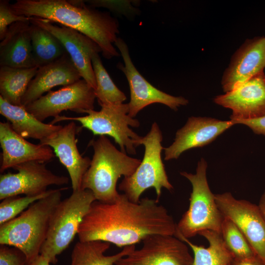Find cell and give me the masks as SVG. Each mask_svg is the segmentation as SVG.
I'll use <instances>...</instances> for the list:
<instances>
[{
	"label": "cell",
	"instance_id": "obj_1",
	"mask_svg": "<svg viewBox=\"0 0 265 265\" xmlns=\"http://www.w3.org/2000/svg\"><path fill=\"white\" fill-rule=\"evenodd\" d=\"M177 224L158 199L133 202L120 194L111 203L95 200L83 218L79 241L101 240L118 247L135 245L156 234L175 235Z\"/></svg>",
	"mask_w": 265,
	"mask_h": 265
},
{
	"label": "cell",
	"instance_id": "obj_2",
	"mask_svg": "<svg viewBox=\"0 0 265 265\" xmlns=\"http://www.w3.org/2000/svg\"><path fill=\"white\" fill-rule=\"evenodd\" d=\"M17 15L56 23L82 33L95 42L106 59L120 54L114 46L119 33L118 20L80 0H17L10 4Z\"/></svg>",
	"mask_w": 265,
	"mask_h": 265
},
{
	"label": "cell",
	"instance_id": "obj_3",
	"mask_svg": "<svg viewBox=\"0 0 265 265\" xmlns=\"http://www.w3.org/2000/svg\"><path fill=\"white\" fill-rule=\"evenodd\" d=\"M89 145L93 147L94 154L81 189L91 191L96 200L113 202L120 194L116 189L118 179L132 175L141 160L118 150L106 136L91 140Z\"/></svg>",
	"mask_w": 265,
	"mask_h": 265
},
{
	"label": "cell",
	"instance_id": "obj_4",
	"mask_svg": "<svg viewBox=\"0 0 265 265\" xmlns=\"http://www.w3.org/2000/svg\"><path fill=\"white\" fill-rule=\"evenodd\" d=\"M63 187L32 204L15 218L0 225V244L14 246L26 255L28 263L40 254L52 215L62 200Z\"/></svg>",
	"mask_w": 265,
	"mask_h": 265
},
{
	"label": "cell",
	"instance_id": "obj_5",
	"mask_svg": "<svg viewBox=\"0 0 265 265\" xmlns=\"http://www.w3.org/2000/svg\"><path fill=\"white\" fill-rule=\"evenodd\" d=\"M207 168V162L202 159L198 163L195 174L180 172L190 182L192 191L188 209L177 224L175 234L187 238L205 230L221 233L224 216L216 203L214 194L209 187Z\"/></svg>",
	"mask_w": 265,
	"mask_h": 265
},
{
	"label": "cell",
	"instance_id": "obj_6",
	"mask_svg": "<svg viewBox=\"0 0 265 265\" xmlns=\"http://www.w3.org/2000/svg\"><path fill=\"white\" fill-rule=\"evenodd\" d=\"M96 198L91 191L79 189L62 200L53 211L47 236L40 252L51 264L64 251L78 233L80 223Z\"/></svg>",
	"mask_w": 265,
	"mask_h": 265
},
{
	"label": "cell",
	"instance_id": "obj_7",
	"mask_svg": "<svg viewBox=\"0 0 265 265\" xmlns=\"http://www.w3.org/2000/svg\"><path fill=\"white\" fill-rule=\"evenodd\" d=\"M162 140L161 131L158 124L154 122L150 131L140 140L145 150L140 164L132 175L124 177L119 185V189L133 202H138L141 194L148 188L155 189L158 199L162 188L169 191L173 189L161 159L164 149Z\"/></svg>",
	"mask_w": 265,
	"mask_h": 265
},
{
	"label": "cell",
	"instance_id": "obj_8",
	"mask_svg": "<svg viewBox=\"0 0 265 265\" xmlns=\"http://www.w3.org/2000/svg\"><path fill=\"white\" fill-rule=\"evenodd\" d=\"M101 107L99 111H88L84 116L59 115L54 118L51 124L65 120L77 121L94 135H107L113 138L122 152L135 155L136 148L140 145L142 136L130 128H137L140 123L138 120L129 115L128 104L103 105Z\"/></svg>",
	"mask_w": 265,
	"mask_h": 265
},
{
	"label": "cell",
	"instance_id": "obj_9",
	"mask_svg": "<svg viewBox=\"0 0 265 265\" xmlns=\"http://www.w3.org/2000/svg\"><path fill=\"white\" fill-rule=\"evenodd\" d=\"M114 45L119 50L124 63L119 62L117 68L125 75L130 89V101L128 104L129 115L134 118L146 106L159 103L176 111L180 106H186L188 100L182 96H174L163 92L149 82L134 65L127 44L118 38Z\"/></svg>",
	"mask_w": 265,
	"mask_h": 265
},
{
	"label": "cell",
	"instance_id": "obj_10",
	"mask_svg": "<svg viewBox=\"0 0 265 265\" xmlns=\"http://www.w3.org/2000/svg\"><path fill=\"white\" fill-rule=\"evenodd\" d=\"M96 99L95 89L80 79L57 90H51L24 107L43 122L49 117L60 115L64 110L86 113L94 109Z\"/></svg>",
	"mask_w": 265,
	"mask_h": 265
},
{
	"label": "cell",
	"instance_id": "obj_11",
	"mask_svg": "<svg viewBox=\"0 0 265 265\" xmlns=\"http://www.w3.org/2000/svg\"><path fill=\"white\" fill-rule=\"evenodd\" d=\"M142 247L119 259L115 265H193L187 244L174 235L156 234L142 241Z\"/></svg>",
	"mask_w": 265,
	"mask_h": 265
},
{
	"label": "cell",
	"instance_id": "obj_12",
	"mask_svg": "<svg viewBox=\"0 0 265 265\" xmlns=\"http://www.w3.org/2000/svg\"><path fill=\"white\" fill-rule=\"evenodd\" d=\"M214 197L223 216L237 226L255 254L265 265V220L258 205L237 199L228 192L214 194Z\"/></svg>",
	"mask_w": 265,
	"mask_h": 265
},
{
	"label": "cell",
	"instance_id": "obj_13",
	"mask_svg": "<svg viewBox=\"0 0 265 265\" xmlns=\"http://www.w3.org/2000/svg\"><path fill=\"white\" fill-rule=\"evenodd\" d=\"M17 171L0 176V200L24 194L34 196L42 194L51 185L62 186L69 182V178L53 173L45 163L31 161L15 166Z\"/></svg>",
	"mask_w": 265,
	"mask_h": 265
},
{
	"label": "cell",
	"instance_id": "obj_14",
	"mask_svg": "<svg viewBox=\"0 0 265 265\" xmlns=\"http://www.w3.org/2000/svg\"><path fill=\"white\" fill-rule=\"evenodd\" d=\"M29 22L47 30L62 44L82 79L95 90L96 82L92 64L95 53H102L93 40L75 29L53 24L48 20L29 17Z\"/></svg>",
	"mask_w": 265,
	"mask_h": 265
},
{
	"label": "cell",
	"instance_id": "obj_15",
	"mask_svg": "<svg viewBox=\"0 0 265 265\" xmlns=\"http://www.w3.org/2000/svg\"><path fill=\"white\" fill-rule=\"evenodd\" d=\"M214 102L232 110L231 120L249 119L265 115V74L262 72L216 96Z\"/></svg>",
	"mask_w": 265,
	"mask_h": 265
},
{
	"label": "cell",
	"instance_id": "obj_16",
	"mask_svg": "<svg viewBox=\"0 0 265 265\" xmlns=\"http://www.w3.org/2000/svg\"><path fill=\"white\" fill-rule=\"evenodd\" d=\"M232 120L222 121L206 117L191 116L179 129L174 142L164 148V159H177L186 151L209 144L231 126Z\"/></svg>",
	"mask_w": 265,
	"mask_h": 265
},
{
	"label": "cell",
	"instance_id": "obj_17",
	"mask_svg": "<svg viewBox=\"0 0 265 265\" xmlns=\"http://www.w3.org/2000/svg\"><path fill=\"white\" fill-rule=\"evenodd\" d=\"M265 37L246 40L235 53L221 80L225 93L264 71Z\"/></svg>",
	"mask_w": 265,
	"mask_h": 265
},
{
	"label": "cell",
	"instance_id": "obj_18",
	"mask_svg": "<svg viewBox=\"0 0 265 265\" xmlns=\"http://www.w3.org/2000/svg\"><path fill=\"white\" fill-rule=\"evenodd\" d=\"M78 127L71 121L39 143L50 146L60 162L68 171L73 191L81 189L84 175L90 166L91 159L83 157L77 147L76 137Z\"/></svg>",
	"mask_w": 265,
	"mask_h": 265
},
{
	"label": "cell",
	"instance_id": "obj_19",
	"mask_svg": "<svg viewBox=\"0 0 265 265\" xmlns=\"http://www.w3.org/2000/svg\"><path fill=\"white\" fill-rule=\"evenodd\" d=\"M0 172L26 162L46 163L54 157L50 146L32 143L17 134L8 122L0 123Z\"/></svg>",
	"mask_w": 265,
	"mask_h": 265
},
{
	"label": "cell",
	"instance_id": "obj_20",
	"mask_svg": "<svg viewBox=\"0 0 265 265\" xmlns=\"http://www.w3.org/2000/svg\"><path fill=\"white\" fill-rule=\"evenodd\" d=\"M81 77L68 53L60 58L38 69L21 101L25 107L42 97L54 87L67 86L79 80Z\"/></svg>",
	"mask_w": 265,
	"mask_h": 265
},
{
	"label": "cell",
	"instance_id": "obj_21",
	"mask_svg": "<svg viewBox=\"0 0 265 265\" xmlns=\"http://www.w3.org/2000/svg\"><path fill=\"white\" fill-rule=\"evenodd\" d=\"M29 21L18 22L8 27L0 43V65L15 68L35 67Z\"/></svg>",
	"mask_w": 265,
	"mask_h": 265
},
{
	"label": "cell",
	"instance_id": "obj_22",
	"mask_svg": "<svg viewBox=\"0 0 265 265\" xmlns=\"http://www.w3.org/2000/svg\"><path fill=\"white\" fill-rule=\"evenodd\" d=\"M0 114L11 125L12 129L25 138L41 141L61 129L59 125L46 124L37 119L23 106L13 105L0 97Z\"/></svg>",
	"mask_w": 265,
	"mask_h": 265
},
{
	"label": "cell",
	"instance_id": "obj_23",
	"mask_svg": "<svg viewBox=\"0 0 265 265\" xmlns=\"http://www.w3.org/2000/svg\"><path fill=\"white\" fill-rule=\"evenodd\" d=\"M208 241V247L193 243L188 238L179 234L174 236L186 243L193 253V265H230L234 259L226 246L221 234L212 230L199 233Z\"/></svg>",
	"mask_w": 265,
	"mask_h": 265
},
{
	"label": "cell",
	"instance_id": "obj_24",
	"mask_svg": "<svg viewBox=\"0 0 265 265\" xmlns=\"http://www.w3.org/2000/svg\"><path fill=\"white\" fill-rule=\"evenodd\" d=\"M110 243L101 240L78 241L71 254L70 265H115L121 258L135 249L134 245L125 246L118 253L106 256Z\"/></svg>",
	"mask_w": 265,
	"mask_h": 265
},
{
	"label": "cell",
	"instance_id": "obj_25",
	"mask_svg": "<svg viewBox=\"0 0 265 265\" xmlns=\"http://www.w3.org/2000/svg\"><path fill=\"white\" fill-rule=\"evenodd\" d=\"M38 69L0 66V97L13 105L22 106V99Z\"/></svg>",
	"mask_w": 265,
	"mask_h": 265
},
{
	"label": "cell",
	"instance_id": "obj_26",
	"mask_svg": "<svg viewBox=\"0 0 265 265\" xmlns=\"http://www.w3.org/2000/svg\"><path fill=\"white\" fill-rule=\"evenodd\" d=\"M30 24L35 67L39 68L50 64L67 53L62 44L54 35L39 26Z\"/></svg>",
	"mask_w": 265,
	"mask_h": 265
},
{
	"label": "cell",
	"instance_id": "obj_27",
	"mask_svg": "<svg viewBox=\"0 0 265 265\" xmlns=\"http://www.w3.org/2000/svg\"><path fill=\"white\" fill-rule=\"evenodd\" d=\"M92 64L96 82L95 92L99 105L123 104L127 97L111 79L102 63L99 53L94 54Z\"/></svg>",
	"mask_w": 265,
	"mask_h": 265
},
{
	"label": "cell",
	"instance_id": "obj_28",
	"mask_svg": "<svg viewBox=\"0 0 265 265\" xmlns=\"http://www.w3.org/2000/svg\"><path fill=\"white\" fill-rule=\"evenodd\" d=\"M221 234L234 258L244 259L257 256L237 226L231 219L224 216Z\"/></svg>",
	"mask_w": 265,
	"mask_h": 265
},
{
	"label": "cell",
	"instance_id": "obj_29",
	"mask_svg": "<svg viewBox=\"0 0 265 265\" xmlns=\"http://www.w3.org/2000/svg\"><path fill=\"white\" fill-rule=\"evenodd\" d=\"M54 189L34 196H13L1 200L0 204V225L18 216L32 204L50 194Z\"/></svg>",
	"mask_w": 265,
	"mask_h": 265
},
{
	"label": "cell",
	"instance_id": "obj_30",
	"mask_svg": "<svg viewBox=\"0 0 265 265\" xmlns=\"http://www.w3.org/2000/svg\"><path fill=\"white\" fill-rule=\"evenodd\" d=\"M30 18L16 14L10 7L9 0H0V40L5 36L8 27L18 22L29 21Z\"/></svg>",
	"mask_w": 265,
	"mask_h": 265
},
{
	"label": "cell",
	"instance_id": "obj_31",
	"mask_svg": "<svg viewBox=\"0 0 265 265\" xmlns=\"http://www.w3.org/2000/svg\"><path fill=\"white\" fill-rule=\"evenodd\" d=\"M28 263L26 255L20 249L0 244V265H27Z\"/></svg>",
	"mask_w": 265,
	"mask_h": 265
},
{
	"label": "cell",
	"instance_id": "obj_32",
	"mask_svg": "<svg viewBox=\"0 0 265 265\" xmlns=\"http://www.w3.org/2000/svg\"><path fill=\"white\" fill-rule=\"evenodd\" d=\"M231 120L235 125L240 124L246 125L250 128L254 133L265 135V115L253 119Z\"/></svg>",
	"mask_w": 265,
	"mask_h": 265
},
{
	"label": "cell",
	"instance_id": "obj_33",
	"mask_svg": "<svg viewBox=\"0 0 265 265\" xmlns=\"http://www.w3.org/2000/svg\"><path fill=\"white\" fill-rule=\"evenodd\" d=\"M230 265H265L263 262L257 256L244 258H234Z\"/></svg>",
	"mask_w": 265,
	"mask_h": 265
},
{
	"label": "cell",
	"instance_id": "obj_34",
	"mask_svg": "<svg viewBox=\"0 0 265 265\" xmlns=\"http://www.w3.org/2000/svg\"><path fill=\"white\" fill-rule=\"evenodd\" d=\"M49 261L44 256L39 254L34 260L27 265H50Z\"/></svg>",
	"mask_w": 265,
	"mask_h": 265
},
{
	"label": "cell",
	"instance_id": "obj_35",
	"mask_svg": "<svg viewBox=\"0 0 265 265\" xmlns=\"http://www.w3.org/2000/svg\"><path fill=\"white\" fill-rule=\"evenodd\" d=\"M258 207L262 216L265 220V190L260 199Z\"/></svg>",
	"mask_w": 265,
	"mask_h": 265
}]
</instances>
